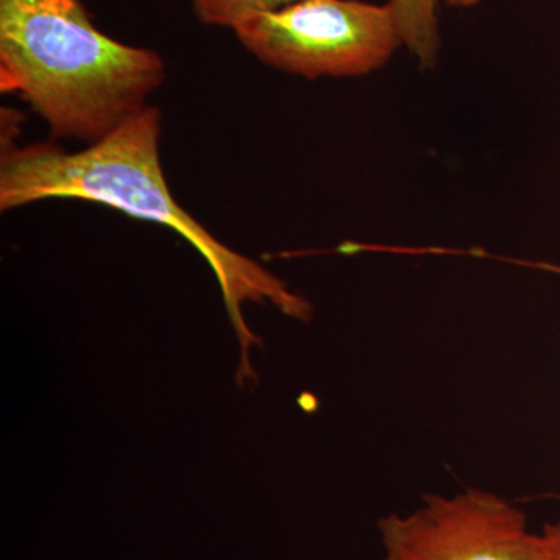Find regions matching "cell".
Segmentation results:
<instances>
[{
	"instance_id": "6da1fadb",
	"label": "cell",
	"mask_w": 560,
	"mask_h": 560,
	"mask_svg": "<svg viewBox=\"0 0 560 560\" xmlns=\"http://www.w3.org/2000/svg\"><path fill=\"white\" fill-rule=\"evenodd\" d=\"M161 113L147 106L108 136L81 151L50 143L7 147L0 161V210L43 200H81L108 206L135 219L162 224L205 257L219 280L232 327L242 346L238 377H253L248 350L259 338L246 326L245 302H270L283 315L308 320L312 305L257 261L217 241L180 208L160 158Z\"/></svg>"
},
{
	"instance_id": "7a4b0ae2",
	"label": "cell",
	"mask_w": 560,
	"mask_h": 560,
	"mask_svg": "<svg viewBox=\"0 0 560 560\" xmlns=\"http://www.w3.org/2000/svg\"><path fill=\"white\" fill-rule=\"evenodd\" d=\"M164 79L156 51L98 31L80 0H0V90L55 138L97 142L145 109Z\"/></svg>"
},
{
	"instance_id": "3957f363",
	"label": "cell",
	"mask_w": 560,
	"mask_h": 560,
	"mask_svg": "<svg viewBox=\"0 0 560 560\" xmlns=\"http://www.w3.org/2000/svg\"><path fill=\"white\" fill-rule=\"evenodd\" d=\"M234 32L265 65L312 80L368 75L404 46L389 3L363 0H300Z\"/></svg>"
},
{
	"instance_id": "277c9868",
	"label": "cell",
	"mask_w": 560,
	"mask_h": 560,
	"mask_svg": "<svg viewBox=\"0 0 560 560\" xmlns=\"http://www.w3.org/2000/svg\"><path fill=\"white\" fill-rule=\"evenodd\" d=\"M381 560H534L537 534L525 512L477 488L429 493L408 514L378 522Z\"/></svg>"
},
{
	"instance_id": "5b68a950",
	"label": "cell",
	"mask_w": 560,
	"mask_h": 560,
	"mask_svg": "<svg viewBox=\"0 0 560 560\" xmlns=\"http://www.w3.org/2000/svg\"><path fill=\"white\" fill-rule=\"evenodd\" d=\"M441 0H389L401 44L418 58L423 68L436 65L440 51L438 5Z\"/></svg>"
},
{
	"instance_id": "8992f818",
	"label": "cell",
	"mask_w": 560,
	"mask_h": 560,
	"mask_svg": "<svg viewBox=\"0 0 560 560\" xmlns=\"http://www.w3.org/2000/svg\"><path fill=\"white\" fill-rule=\"evenodd\" d=\"M300 0H191L195 16L206 25L235 31L259 14L275 13Z\"/></svg>"
},
{
	"instance_id": "52a82bcc",
	"label": "cell",
	"mask_w": 560,
	"mask_h": 560,
	"mask_svg": "<svg viewBox=\"0 0 560 560\" xmlns=\"http://www.w3.org/2000/svg\"><path fill=\"white\" fill-rule=\"evenodd\" d=\"M534 560H560V514L555 522L545 523L537 534Z\"/></svg>"
},
{
	"instance_id": "ba28073f",
	"label": "cell",
	"mask_w": 560,
	"mask_h": 560,
	"mask_svg": "<svg viewBox=\"0 0 560 560\" xmlns=\"http://www.w3.org/2000/svg\"><path fill=\"white\" fill-rule=\"evenodd\" d=\"M480 2L481 0H445L448 7H455V9H471Z\"/></svg>"
},
{
	"instance_id": "9c48e42d",
	"label": "cell",
	"mask_w": 560,
	"mask_h": 560,
	"mask_svg": "<svg viewBox=\"0 0 560 560\" xmlns=\"http://www.w3.org/2000/svg\"><path fill=\"white\" fill-rule=\"evenodd\" d=\"M539 267L544 268V270H550L552 272H558V275H560V267H555V265L541 264L539 265Z\"/></svg>"
}]
</instances>
